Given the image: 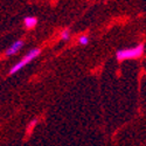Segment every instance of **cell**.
Masks as SVG:
<instances>
[{
  "instance_id": "cell-5",
  "label": "cell",
  "mask_w": 146,
  "mask_h": 146,
  "mask_svg": "<svg viewBox=\"0 0 146 146\" xmlns=\"http://www.w3.org/2000/svg\"><path fill=\"white\" fill-rule=\"evenodd\" d=\"M78 42L81 43V44H88V42H89V38L87 35H82V36H80V39H78Z\"/></svg>"
},
{
  "instance_id": "cell-1",
  "label": "cell",
  "mask_w": 146,
  "mask_h": 146,
  "mask_svg": "<svg viewBox=\"0 0 146 146\" xmlns=\"http://www.w3.org/2000/svg\"><path fill=\"white\" fill-rule=\"evenodd\" d=\"M144 53V46L139 44L135 48H130V49H121L117 52V60L118 61H124V60H131V58H137L140 57Z\"/></svg>"
},
{
  "instance_id": "cell-2",
  "label": "cell",
  "mask_w": 146,
  "mask_h": 146,
  "mask_svg": "<svg viewBox=\"0 0 146 146\" xmlns=\"http://www.w3.org/2000/svg\"><path fill=\"white\" fill-rule=\"evenodd\" d=\"M39 54H40V49H38V48H35V49H32L31 52H28L17 64H14L13 67H12V69L9 70V74L13 75V74H15V72H18L20 69H22L26 64H28L32 60H34L36 56H39Z\"/></svg>"
},
{
  "instance_id": "cell-6",
  "label": "cell",
  "mask_w": 146,
  "mask_h": 146,
  "mask_svg": "<svg viewBox=\"0 0 146 146\" xmlns=\"http://www.w3.org/2000/svg\"><path fill=\"white\" fill-rule=\"evenodd\" d=\"M61 38H62L63 40H68L70 38V32L69 29H64L62 33H61Z\"/></svg>"
},
{
  "instance_id": "cell-4",
  "label": "cell",
  "mask_w": 146,
  "mask_h": 146,
  "mask_svg": "<svg viewBox=\"0 0 146 146\" xmlns=\"http://www.w3.org/2000/svg\"><path fill=\"white\" fill-rule=\"evenodd\" d=\"M23 23H25V26L27 28H33L38 23V20H36V18H33V17H27L25 21H23Z\"/></svg>"
},
{
  "instance_id": "cell-3",
  "label": "cell",
  "mask_w": 146,
  "mask_h": 146,
  "mask_svg": "<svg viewBox=\"0 0 146 146\" xmlns=\"http://www.w3.org/2000/svg\"><path fill=\"white\" fill-rule=\"evenodd\" d=\"M23 46V41L19 40V41H15L13 44H12L9 48H7L6 52H5V55L6 56H12V55H14L17 54L20 49H21V47Z\"/></svg>"
}]
</instances>
